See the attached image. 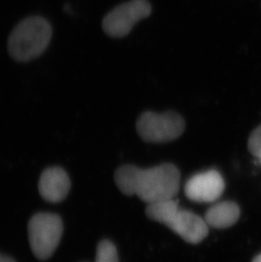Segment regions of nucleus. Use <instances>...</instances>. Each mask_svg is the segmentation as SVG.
<instances>
[{"label": "nucleus", "mask_w": 261, "mask_h": 262, "mask_svg": "<svg viewBox=\"0 0 261 262\" xmlns=\"http://www.w3.org/2000/svg\"><path fill=\"white\" fill-rule=\"evenodd\" d=\"M225 188L224 179L215 170L196 174L185 185V193L191 201L209 203L217 201Z\"/></svg>", "instance_id": "obj_7"}, {"label": "nucleus", "mask_w": 261, "mask_h": 262, "mask_svg": "<svg viewBox=\"0 0 261 262\" xmlns=\"http://www.w3.org/2000/svg\"><path fill=\"white\" fill-rule=\"evenodd\" d=\"M71 182L67 171L60 167H50L40 177L38 190L45 201L59 203L69 193Z\"/></svg>", "instance_id": "obj_8"}, {"label": "nucleus", "mask_w": 261, "mask_h": 262, "mask_svg": "<svg viewBox=\"0 0 261 262\" xmlns=\"http://www.w3.org/2000/svg\"><path fill=\"white\" fill-rule=\"evenodd\" d=\"M63 223L59 215L53 213L35 214L28 223L30 247L38 260L52 256L61 239Z\"/></svg>", "instance_id": "obj_4"}, {"label": "nucleus", "mask_w": 261, "mask_h": 262, "mask_svg": "<svg viewBox=\"0 0 261 262\" xmlns=\"http://www.w3.org/2000/svg\"><path fill=\"white\" fill-rule=\"evenodd\" d=\"M115 181L124 194L137 195L151 205L174 199L180 188V172L170 163L149 169L126 165L116 170Z\"/></svg>", "instance_id": "obj_1"}, {"label": "nucleus", "mask_w": 261, "mask_h": 262, "mask_svg": "<svg viewBox=\"0 0 261 262\" xmlns=\"http://www.w3.org/2000/svg\"><path fill=\"white\" fill-rule=\"evenodd\" d=\"M0 262H15L12 258L8 257L6 255L0 254Z\"/></svg>", "instance_id": "obj_12"}, {"label": "nucleus", "mask_w": 261, "mask_h": 262, "mask_svg": "<svg viewBox=\"0 0 261 262\" xmlns=\"http://www.w3.org/2000/svg\"><path fill=\"white\" fill-rule=\"evenodd\" d=\"M260 159H261V156H260Z\"/></svg>", "instance_id": "obj_14"}, {"label": "nucleus", "mask_w": 261, "mask_h": 262, "mask_svg": "<svg viewBox=\"0 0 261 262\" xmlns=\"http://www.w3.org/2000/svg\"><path fill=\"white\" fill-rule=\"evenodd\" d=\"M52 28L41 16H32L21 20L8 40V50L13 59L27 62L39 57L50 45Z\"/></svg>", "instance_id": "obj_2"}, {"label": "nucleus", "mask_w": 261, "mask_h": 262, "mask_svg": "<svg viewBox=\"0 0 261 262\" xmlns=\"http://www.w3.org/2000/svg\"><path fill=\"white\" fill-rule=\"evenodd\" d=\"M151 13L152 6L148 0H130L111 10L103 19L102 28L108 37L122 38L130 33L138 21L148 17Z\"/></svg>", "instance_id": "obj_6"}, {"label": "nucleus", "mask_w": 261, "mask_h": 262, "mask_svg": "<svg viewBox=\"0 0 261 262\" xmlns=\"http://www.w3.org/2000/svg\"><path fill=\"white\" fill-rule=\"evenodd\" d=\"M240 216L238 205L231 201L214 204L205 214V221L209 227L227 228L234 225Z\"/></svg>", "instance_id": "obj_9"}, {"label": "nucleus", "mask_w": 261, "mask_h": 262, "mask_svg": "<svg viewBox=\"0 0 261 262\" xmlns=\"http://www.w3.org/2000/svg\"><path fill=\"white\" fill-rule=\"evenodd\" d=\"M141 139L148 143H167L178 139L185 130L184 119L175 112H143L137 121Z\"/></svg>", "instance_id": "obj_5"}, {"label": "nucleus", "mask_w": 261, "mask_h": 262, "mask_svg": "<svg viewBox=\"0 0 261 262\" xmlns=\"http://www.w3.org/2000/svg\"><path fill=\"white\" fill-rule=\"evenodd\" d=\"M248 148L250 153L255 157L260 158L261 156V124L254 129L249 136Z\"/></svg>", "instance_id": "obj_11"}, {"label": "nucleus", "mask_w": 261, "mask_h": 262, "mask_svg": "<svg viewBox=\"0 0 261 262\" xmlns=\"http://www.w3.org/2000/svg\"><path fill=\"white\" fill-rule=\"evenodd\" d=\"M148 217L162 223L190 244H198L207 237L209 226L204 219L189 210H183L174 200L147 206Z\"/></svg>", "instance_id": "obj_3"}, {"label": "nucleus", "mask_w": 261, "mask_h": 262, "mask_svg": "<svg viewBox=\"0 0 261 262\" xmlns=\"http://www.w3.org/2000/svg\"><path fill=\"white\" fill-rule=\"evenodd\" d=\"M95 262H119L117 250L110 240H103L97 247Z\"/></svg>", "instance_id": "obj_10"}, {"label": "nucleus", "mask_w": 261, "mask_h": 262, "mask_svg": "<svg viewBox=\"0 0 261 262\" xmlns=\"http://www.w3.org/2000/svg\"><path fill=\"white\" fill-rule=\"evenodd\" d=\"M253 262H261V254L260 255H258L256 257L254 258Z\"/></svg>", "instance_id": "obj_13"}]
</instances>
